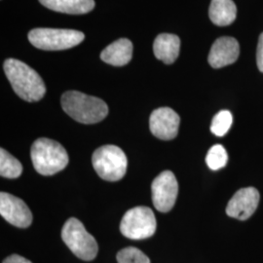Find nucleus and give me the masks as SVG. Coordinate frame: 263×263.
Here are the masks:
<instances>
[{"instance_id": "nucleus-1", "label": "nucleus", "mask_w": 263, "mask_h": 263, "mask_svg": "<svg viewBox=\"0 0 263 263\" xmlns=\"http://www.w3.org/2000/svg\"><path fill=\"white\" fill-rule=\"evenodd\" d=\"M4 72L15 93L29 103L40 101L46 93L42 78L30 66L16 59L4 62Z\"/></svg>"}, {"instance_id": "nucleus-2", "label": "nucleus", "mask_w": 263, "mask_h": 263, "mask_svg": "<svg viewBox=\"0 0 263 263\" xmlns=\"http://www.w3.org/2000/svg\"><path fill=\"white\" fill-rule=\"evenodd\" d=\"M64 111L82 124L101 122L108 114L107 104L103 100L77 91H68L62 96Z\"/></svg>"}, {"instance_id": "nucleus-3", "label": "nucleus", "mask_w": 263, "mask_h": 263, "mask_svg": "<svg viewBox=\"0 0 263 263\" xmlns=\"http://www.w3.org/2000/svg\"><path fill=\"white\" fill-rule=\"evenodd\" d=\"M30 157L35 171L43 176H53L63 171L68 164L65 147L58 141L41 138L33 142Z\"/></svg>"}, {"instance_id": "nucleus-4", "label": "nucleus", "mask_w": 263, "mask_h": 263, "mask_svg": "<svg viewBox=\"0 0 263 263\" xmlns=\"http://www.w3.org/2000/svg\"><path fill=\"white\" fill-rule=\"evenodd\" d=\"M84 33L74 29L34 28L28 40L34 47L45 51H58L74 47L84 40Z\"/></svg>"}, {"instance_id": "nucleus-5", "label": "nucleus", "mask_w": 263, "mask_h": 263, "mask_svg": "<svg viewBox=\"0 0 263 263\" xmlns=\"http://www.w3.org/2000/svg\"><path fill=\"white\" fill-rule=\"evenodd\" d=\"M92 163L97 174L107 181L120 180L125 176L128 166L124 151L112 144L96 149L92 156Z\"/></svg>"}, {"instance_id": "nucleus-6", "label": "nucleus", "mask_w": 263, "mask_h": 263, "mask_svg": "<svg viewBox=\"0 0 263 263\" xmlns=\"http://www.w3.org/2000/svg\"><path fill=\"white\" fill-rule=\"evenodd\" d=\"M62 239L76 256L91 261L98 254L99 247L93 236L87 232L83 223L77 218H69L62 229Z\"/></svg>"}, {"instance_id": "nucleus-7", "label": "nucleus", "mask_w": 263, "mask_h": 263, "mask_svg": "<svg viewBox=\"0 0 263 263\" xmlns=\"http://www.w3.org/2000/svg\"><path fill=\"white\" fill-rule=\"evenodd\" d=\"M156 218L148 207L139 206L129 210L123 216L120 231L132 240L149 238L156 231Z\"/></svg>"}, {"instance_id": "nucleus-8", "label": "nucleus", "mask_w": 263, "mask_h": 263, "mask_svg": "<svg viewBox=\"0 0 263 263\" xmlns=\"http://www.w3.org/2000/svg\"><path fill=\"white\" fill-rule=\"evenodd\" d=\"M152 202L155 209L162 213H168L177 201L179 184L171 171H164L151 184Z\"/></svg>"}, {"instance_id": "nucleus-9", "label": "nucleus", "mask_w": 263, "mask_h": 263, "mask_svg": "<svg viewBox=\"0 0 263 263\" xmlns=\"http://www.w3.org/2000/svg\"><path fill=\"white\" fill-rule=\"evenodd\" d=\"M0 214L12 226L27 228L32 222V214L27 204L12 194L0 193Z\"/></svg>"}, {"instance_id": "nucleus-10", "label": "nucleus", "mask_w": 263, "mask_h": 263, "mask_svg": "<svg viewBox=\"0 0 263 263\" xmlns=\"http://www.w3.org/2000/svg\"><path fill=\"white\" fill-rule=\"evenodd\" d=\"M180 118L170 107H160L151 113L149 128L153 136L163 141L174 140L179 133Z\"/></svg>"}, {"instance_id": "nucleus-11", "label": "nucleus", "mask_w": 263, "mask_h": 263, "mask_svg": "<svg viewBox=\"0 0 263 263\" xmlns=\"http://www.w3.org/2000/svg\"><path fill=\"white\" fill-rule=\"evenodd\" d=\"M258 203L259 193L255 188H242L228 202L226 214L230 217L246 220L254 215Z\"/></svg>"}, {"instance_id": "nucleus-12", "label": "nucleus", "mask_w": 263, "mask_h": 263, "mask_svg": "<svg viewBox=\"0 0 263 263\" xmlns=\"http://www.w3.org/2000/svg\"><path fill=\"white\" fill-rule=\"evenodd\" d=\"M240 55V46L234 37L223 36L216 39L209 54V64L214 68L234 64Z\"/></svg>"}, {"instance_id": "nucleus-13", "label": "nucleus", "mask_w": 263, "mask_h": 263, "mask_svg": "<svg viewBox=\"0 0 263 263\" xmlns=\"http://www.w3.org/2000/svg\"><path fill=\"white\" fill-rule=\"evenodd\" d=\"M179 49L180 39L178 35L171 33L159 34L153 44L154 55L166 65L176 62L179 57Z\"/></svg>"}, {"instance_id": "nucleus-14", "label": "nucleus", "mask_w": 263, "mask_h": 263, "mask_svg": "<svg viewBox=\"0 0 263 263\" xmlns=\"http://www.w3.org/2000/svg\"><path fill=\"white\" fill-rule=\"evenodd\" d=\"M133 56V44L127 38L114 41L104 49L101 59L104 63L114 66H123L131 61Z\"/></svg>"}, {"instance_id": "nucleus-15", "label": "nucleus", "mask_w": 263, "mask_h": 263, "mask_svg": "<svg viewBox=\"0 0 263 263\" xmlns=\"http://www.w3.org/2000/svg\"><path fill=\"white\" fill-rule=\"evenodd\" d=\"M48 9L70 15H81L94 9V0H39Z\"/></svg>"}, {"instance_id": "nucleus-16", "label": "nucleus", "mask_w": 263, "mask_h": 263, "mask_svg": "<svg viewBox=\"0 0 263 263\" xmlns=\"http://www.w3.org/2000/svg\"><path fill=\"white\" fill-rule=\"evenodd\" d=\"M209 16L218 27L231 25L237 17V7L232 0H212Z\"/></svg>"}, {"instance_id": "nucleus-17", "label": "nucleus", "mask_w": 263, "mask_h": 263, "mask_svg": "<svg viewBox=\"0 0 263 263\" xmlns=\"http://www.w3.org/2000/svg\"><path fill=\"white\" fill-rule=\"evenodd\" d=\"M23 173V166L19 160L12 156L9 152L1 148L0 151V175L5 179H17Z\"/></svg>"}, {"instance_id": "nucleus-18", "label": "nucleus", "mask_w": 263, "mask_h": 263, "mask_svg": "<svg viewBox=\"0 0 263 263\" xmlns=\"http://www.w3.org/2000/svg\"><path fill=\"white\" fill-rule=\"evenodd\" d=\"M228 161V155L226 152V148L220 145L216 144L214 145L209 152H208L206 162L208 167L213 171L224 168Z\"/></svg>"}, {"instance_id": "nucleus-19", "label": "nucleus", "mask_w": 263, "mask_h": 263, "mask_svg": "<svg viewBox=\"0 0 263 263\" xmlns=\"http://www.w3.org/2000/svg\"><path fill=\"white\" fill-rule=\"evenodd\" d=\"M233 122L232 114L228 110H221L213 118L211 131L217 137H223L231 128Z\"/></svg>"}, {"instance_id": "nucleus-20", "label": "nucleus", "mask_w": 263, "mask_h": 263, "mask_svg": "<svg viewBox=\"0 0 263 263\" xmlns=\"http://www.w3.org/2000/svg\"><path fill=\"white\" fill-rule=\"evenodd\" d=\"M118 263H151L146 254H143L141 250L129 247L121 250L116 255Z\"/></svg>"}, {"instance_id": "nucleus-21", "label": "nucleus", "mask_w": 263, "mask_h": 263, "mask_svg": "<svg viewBox=\"0 0 263 263\" xmlns=\"http://www.w3.org/2000/svg\"><path fill=\"white\" fill-rule=\"evenodd\" d=\"M256 63L258 69L263 73V32L259 35L258 45L256 51Z\"/></svg>"}, {"instance_id": "nucleus-22", "label": "nucleus", "mask_w": 263, "mask_h": 263, "mask_svg": "<svg viewBox=\"0 0 263 263\" xmlns=\"http://www.w3.org/2000/svg\"><path fill=\"white\" fill-rule=\"evenodd\" d=\"M3 263H32L27 258L21 256L19 254H12L4 259Z\"/></svg>"}]
</instances>
